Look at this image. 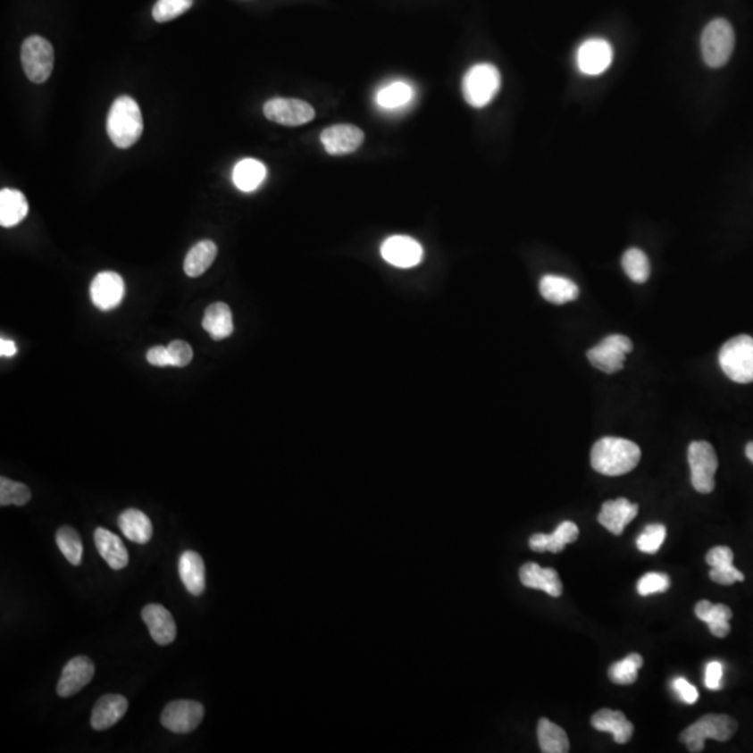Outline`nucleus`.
<instances>
[{
  "instance_id": "obj_1",
  "label": "nucleus",
  "mask_w": 753,
  "mask_h": 753,
  "mask_svg": "<svg viewBox=\"0 0 753 753\" xmlns=\"http://www.w3.org/2000/svg\"><path fill=\"white\" fill-rule=\"evenodd\" d=\"M642 452L635 442L617 437H604L591 449V466L604 476H623L638 466Z\"/></svg>"
},
{
  "instance_id": "obj_2",
  "label": "nucleus",
  "mask_w": 753,
  "mask_h": 753,
  "mask_svg": "<svg viewBox=\"0 0 753 753\" xmlns=\"http://www.w3.org/2000/svg\"><path fill=\"white\" fill-rule=\"evenodd\" d=\"M143 129V115L138 104L129 96L116 98L106 121V130L112 143L121 150L130 148L140 140Z\"/></svg>"
},
{
  "instance_id": "obj_3",
  "label": "nucleus",
  "mask_w": 753,
  "mask_h": 753,
  "mask_svg": "<svg viewBox=\"0 0 753 753\" xmlns=\"http://www.w3.org/2000/svg\"><path fill=\"white\" fill-rule=\"evenodd\" d=\"M738 723L728 715H706L685 728L680 735L681 742L692 753L702 752L706 740L720 742L730 740L737 732Z\"/></svg>"
},
{
  "instance_id": "obj_4",
  "label": "nucleus",
  "mask_w": 753,
  "mask_h": 753,
  "mask_svg": "<svg viewBox=\"0 0 753 753\" xmlns=\"http://www.w3.org/2000/svg\"><path fill=\"white\" fill-rule=\"evenodd\" d=\"M718 363L732 381L738 384L753 382V338L738 335L727 340L718 353Z\"/></svg>"
},
{
  "instance_id": "obj_5",
  "label": "nucleus",
  "mask_w": 753,
  "mask_h": 753,
  "mask_svg": "<svg viewBox=\"0 0 753 753\" xmlns=\"http://www.w3.org/2000/svg\"><path fill=\"white\" fill-rule=\"evenodd\" d=\"M501 88V74L494 64L479 63L471 67L464 76L462 93L469 105L484 108L493 101Z\"/></svg>"
},
{
  "instance_id": "obj_6",
  "label": "nucleus",
  "mask_w": 753,
  "mask_h": 753,
  "mask_svg": "<svg viewBox=\"0 0 753 753\" xmlns=\"http://www.w3.org/2000/svg\"><path fill=\"white\" fill-rule=\"evenodd\" d=\"M700 44L707 66L713 69L724 66L734 51L735 36L732 24L724 19L713 20L706 26Z\"/></svg>"
},
{
  "instance_id": "obj_7",
  "label": "nucleus",
  "mask_w": 753,
  "mask_h": 753,
  "mask_svg": "<svg viewBox=\"0 0 753 753\" xmlns=\"http://www.w3.org/2000/svg\"><path fill=\"white\" fill-rule=\"evenodd\" d=\"M54 52L51 42L39 36L29 37L22 42L21 64L27 79L32 83L42 84L54 71Z\"/></svg>"
},
{
  "instance_id": "obj_8",
  "label": "nucleus",
  "mask_w": 753,
  "mask_h": 753,
  "mask_svg": "<svg viewBox=\"0 0 753 753\" xmlns=\"http://www.w3.org/2000/svg\"><path fill=\"white\" fill-rule=\"evenodd\" d=\"M688 462L693 489L700 494L712 493L715 487V474L718 467L717 455L712 444L706 441L690 442L688 447Z\"/></svg>"
},
{
  "instance_id": "obj_9",
  "label": "nucleus",
  "mask_w": 753,
  "mask_h": 753,
  "mask_svg": "<svg viewBox=\"0 0 753 753\" xmlns=\"http://www.w3.org/2000/svg\"><path fill=\"white\" fill-rule=\"evenodd\" d=\"M632 340L625 335H610L588 352L589 362L606 374H614L623 367L628 353L632 352Z\"/></svg>"
},
{
  "instance_id": "obj_10",
  "label": "nucleus",
  "mask_w": 753,
  "mask_h": 753,
  "mask_svg": "<svg viewBox=\"0 0 753 753\" xmlns=\"http://www.w3.org/2000/svg\"><path fill=\"white\" fill-rule=\"evenodd\" d=\"M265 118L288 128H297L314 119L313 106L302 99L272 98L263 106Z\"/></svg>"
},
{
  "instance_id": "obj_11",
  "label": "nucleus",
  "mask_w": 753,
  "mask_h": 753,
  "mask_svg": "<svg viewBox=\"0 0 753 753\" xmlns=\"http://www.w3.org/2000/svg\"><path fill=\"white\" fill-rule=\"evenodd\" d=\"M204 718V706L196 700H173L168 703L161 723L175 734H188L200 725Z\"/></svg>"
},
{
  "instance_id": "obj_12",
  "label": "nucleus",
  "mask_w": 753,
  "mask_h": 753,
  "mask_svg": "<svg viewBox=\"0 0 753 753\" xmlns=\"http://www.w3.org/2000/svg\"><path fill=\"white\" fill-rule=\"evenodd\" d=\"M381 255L388 264L397 268L416 267L423 260V247L409 236L388 238L381 245Z\"/></svg>"
},
{
  "instance_id": "obj_13",
  "label": "nucleus",
  "mask_w": 753,
  "mask_h": 753,
  "mask_svg": "<svg viewBox=\"0 0 753 753\" xmlns=\"http://www.w3.org/2000/svg\"><path fill=\"white\" fill-rule=\"evenodd\" d=\"M124 292H126V288H124L123 278L112 271L99 272L89 288L91 300L102 312L116 309L123 300Z\"/></svg>"
},
{
  "instance_id": "obj_14",
  "label": "nucleus",
  "mask_w": 753,
  "mask_h": 753,
  "mask_svg": "<svg viewBox=\"0 0 753 753\" xmlns=\"http://www.w3.org/2000/svg\"><path fill=\"white\" fill-rule=\"evenodd\" d=\"M614 52L610 42L601 38H591L579 46L576 54L578 69L586 76L604 73L613 62Z\"/></svg>"
},
{
  "instance_id": "obj_15",
  "label": "nucleus",
  "mask_w": 753,
  "mask_h": 753,
  "mask_svg": "<svg viewBox=\"0 0 753 753\" xmlns=\"http://www.w3.org/2000/svg\"><path fill=\"white\" fill-rule=\"evenodd\" d=\"M94 674H96V665L91 658L87 656H77L64 665L56 692L61 698H71L87 687L93 680Z\"/></svg>"
},
{
  "instance_id": "obj_16",
  "label": "nucleus",
  "mask_w": 753,
  "mask_h": 753,
  "mask_svg": "<svg viewBox=\"0 0 753 753\" xmlns=\"http://www.w3.org/2000/svg\"><path fill=\"white\" fill-rule=\"evenodd\" d=\"M320 140L330 155H347L362 146L364 133L353 124H335L322 130Z\"/></svg>"
},
{
  "instance_id": "obj_17",
  "label": "nucleus",
  "mask_w": 753,
  "mask_h": 753,
  "mask_svg": "<svg viewBox=\"0 0 753 753\" xmlns=\"http://www.w3.org/2000/svg\"><path fill=\"white\" fill-rule=\"evenodd\" d=\"M638 506L630 499L617 498L606 501L598 514V522L615 536H620L623 529L638 515Z\"/></svg>"
},
{
  "instance_id": "obj_18",
  "label": "nucleus",
  "mask_w": 753,
  "mask_h": 753,
  "mask_svg": "<svg viewBox=\"0 0 753 753\" xmlns=\"http://www.w3.org/2000/svg\"><path fill=\"white\" fill-rule=\"evenodd\" d=\"M144 623L148 626L151 638L158 645H171L176 639V623L172 614L161 604H148L141 613Z\"/></svg>"
},
{
  "instance_id": "obj_19",
  "label": "nucleus",
  "mask_w": 753,
  "mask_h": 753,
  "mask_svg": "<svg viewBox=\"0 0 753 753\" xmlns=\"http://www.w3.org/2000/svg\"><path fill=\"white\" fill-rule=\"evenodd\" d=\"M522 585L529 589L546 591L547 595L560 598L563 595V581L553 568H541L539 564H524L519 569Z\"/></svg>"
},
{
  "instance_id": "obj_20",
  "label": "nucleus",
  "mask_w": 753,
  "mask_h": 753,
  "mask_svg": "<svg viewBox=\"0 0 753 753\" xmlns=\"http://www.w3.org/2000/svg\"><path fill=\"white\" fill-rule=\"evenodd\" d=\"M129 702L121 695H105L99 698L91 715V727L96 732H104L113 727L126 715Z\"/></svg>"
},
{
  "instance_id": "obj_21",
  "label": "nucleus",
  "mask_w": 753,
  "mask_h": 753,
  "mask_svg": "<svg viewBox=\"0 0 753 753\" xmlns=\"http://www.w3.org/2000/svg\"><path fill=\"white\" fill-rule=\"evenodd\" d=\"M579 538V529L573 522L565 521L558 526L551 534L538 533L531 536L529 546L531 550L538 553L550 551V553H561L566 544L575 543Z\"/></svg>"
},
{
  "instance_id": "obj_22",
  "label": "nucleus",
  "mask_w": 753,
  "mask_h": 753,
  "mask_svg": "<svg viewBox=\"0 0 753 753\" xmlns=\"http://www.w3.org/2000/svg\"><path fill=\"white\" fill-rule=\"evenodd\" d=\"M94 541L99 556L115 571L126 568L129 564V553L123 541L115 533L105 528H98L94 531Z\"/></svg>"
},
{
  "instance_id": "obj_23",
  "label": "nucleus",
  "mask_w": 753,
  "mask_h": 753,
  "mask_svg": "<svg viewBox=\"0 0 753 753\" xmlns=\"http://www.w3.org/2000/svg\"><path fill=\"white\" fill-rule=\"evenodd\" d=\"M591 725L598 732H611L617 744H626L633 735L632 723L620 710H598L591 717Z\"/></svg>"
},
{
  "instance_id": "obj_24",
  "label": "nucleus",
  "mask_w": 753,
  "mask_h": 753,
  "mask_svg": "<svg viewBox=\"0 0 753 753\" xmlns=\"http://www.w3.org/2000/svg\"><path fill=\"white\" fill-rule=\"evenodd\" d=\"M179 575L190 595H203L205 590V565L200 554L191 550L181 554L179 560Z\"/></svg>"
},
{
  "instance_id": "obj_25",
  "label": "nucleus",
  "mask_w": 753,
  "mask_h": 753,
  "mask_svg": "<svg viewBox=\"0 0 753 753\" xmlns=\"http://www.w3.org/2000/svg\"><path fill=\"white\" fill-rule=\"evenodd\" d=\"M29 215V203L24 194L14 188L0 191V225L12 228L19 225Z\"/></svg>"
},
{
  "instance_id": "obj_26",
  "label": "nucleus",
  "mask_w": 753,
  "mask_h": 753,
  "mask_svg": "<svg viewBox=\"0 0 753 753\" xmlns=\"http://www.w3.org/2000/svg\"><path fill=\"white\" fill-rule=\"evenodd\" d=\"M121 533L137 544H146L153 538V523L150 518L138 509H126L118 519Z\"/></svg>"
},
{
  "instance_id": "obj_27",
  "label": "nucleus",
  "mask_w": 753,
  "mask_h": 753,
  "mask_svg": "<svg viewBox=\"0 0 753 753\" xmlns=\"http://www.w3.org/2000/svg\"><path fill=\"white\" fill-rule=\"evenodd\" d=\"M203 328L215 340L230 337L233 332V318L230 305L222 302L213 303L204 313Z\"/></svg>"
},
{
  "instance_id": "obj_28",
  "label": "nucleus",
  "mask_w": 753,
  "mask_h": 753,
  "mask_svg": "<svg viewBox=\"0 0 753 753\" xmlns=\"http://www.w3.org/2000/svg\"><path fill=\"white\" fill-rule=\"evenodd\" d=\"M232 178L233 183L238 190L251 193V191L257 190L264 183L265 178H267V168H265L264 163L257 161V159H242L240 163H236Z\"/></svg>"
},
{
  "instance_id": "obj_29",
  "label": "nucleus",
  "mask_w": 753,
  "mask_h": 753,
  "mask_svg": "<svg viewBox=\"0 0 753 753\" xmlns=\"http://www.w3.org/2000/svg\"><path fill=\"white\" fill-rule=\"evenodd\" d=\"M540 293L547 302L553 305H565L578 299L579 288L568 278L546 275L540 280Z\"/></svg>"
},
{
  "instance_id": "obj_30",
  "label": "nucleus",
  "mask_w": 753,
  "mask_h": 753,
  "mask_svg": "<svg viewBox=\"0 0 753 753\" xmlns=\"http://www.w3.org/2000/svg\"><path fill=\"white\" fill-rule=\"evenodd\" d=\"M218 255V247L213 240L196 243L186 255L183 270L190 278L201 277L213 265Z\"/></svg>"
},
{
  "instance_id": "obj_31",
  "label": "nucleus",
  "mask_w": 753,
  "mask_h": 753,
  "mask_svg": "<svg viewBox=\"0 0 753 753\" xmlns=\"http://www.w3.org/2000/svg\"><path fill=\"white\" fill-rule=\"evenodd\" d=\"M539 745L544 753L569 752V740L560 725L554 724L548 718H540L538 725Z\"/></svg>"
},
{
  "instance_id": "obj_32",
  "label": "nucleus",
  "mask_w": 753,
  "mask_h": 753,
  "mask_svg": "<svg viewBox=\"0 0 753 753\" xmlns=\"http://www.w3.org/2000/svg\"><path fill=\"white\" fill-rule=\"evenodd\" d=\"M414 98V87L405 83V81H394V83L382 87L375 96L380 108L388 109V111L405 108V106L409 105Z\"/></svg>"
},
{
  "instance_id": "obj_33",
  "label": "nucleus",
  "mask_w": 753,
  "mask_h": 753,
  "mask_svg": "<svg viewBox=\"0 0 753 753\" xmlns=\"http://www.w3.org/2000/svg\"><path fill=\"white\" fill-rule=\"evenodd\" d=\"M56 544L66 560L71 565H79L83 560V541L79 538V531L71 526H62L56 531Z\"/></svg>"
},
{
  "instance_id": "obj_34",
  "label": "nucleus",
  "mask_w": 753,
  "mask_h": 753,
  "mask_svg": "<svg viewBox=\"0 0 753 753\" xmlns=\"http://www.w3.org/2000/svg\"><path fill=\"white\" fill-rule=\"evenodd\" d=\"M623 268L630 280L635 283H645L650 277L648 255L639 248H630L623 253Z\"/></svg>"
},
{
  "instance_id": "obj_35",
  "label": "nucleus",
  "mask_w": 753,
  "mask_h": 753,
  "mask_svg": "<svg viewBox=\"0 0 753 753\" xmlns=\"http://www.w3.org/2000/svg\"><path fill=\"white\" fill-rule=\"evenodd\" d=\"M642 665V656L632 653L623 660L614 663L608 670V677L617 685H631L638 680V670Z\"/></svg>"
},
{
  "instance_id": "obj_36",
  "label": "nucleus",
  "mask_w": 753,
  "mask_h": 753,
  "mask_svg": "<svg viewBox=\"0 0 753 753\" xmlns=\"http://www.w3.org/2000/svg\"><path fill=\"white\" fill-rule=\"evenodd\" d=\"M31 499V489L26 484L12 481L9 477H0V506H22Z\"/></svg>"
},
{
  "instance_id": "obj_37",
  "label": "nucleus",
  "mask_w": 753,
  "mask_h": 753,
  "mask_svg": "<svg viewBox=\"0 0 753 753\" xmlns=\"http://www.w3.org/2000/svg\"><path fill=\"white\" fill-rule=\"evenodd\" d=\"M665 536H667V529L665 524H648L636 540V547L642 553L656 554L665 543Z\"/></svg>"
},
{
  "instance_id": "obj_38",
  "label": "nucleus",
  "mask_w": 753,
  "mask_h": 753,
  "mask_svg": "<svg viewBox=\"0 0 753 753\" xmlns=\"http://www.w3.org/2000/svg\"><path fill=\"white\" fill-rule=\"evenodd\" d=\"M194 0H158L153 9V17L155 21L168 22L175 20L176 17L186 13Z\"/></svg>"
},
{
  "instance_id": "obj_39",
  "label": "nucleus",
  "mask_w": 753,
  "mask_h": 753,
  "mask_svg": "<svg viewBox=\"0 0 753 753\" xmlns=\"http://www.w3.org/2000/svg\"><path fill=\"white\" fill-rule=\"evenodd\" d=\"M671 581L670 576L665 573H648L639 579L638 593L640 596L656 595V593H665L670 589Z\"/></svg>"
},
{
  "instance_id": "obj_40",
  "label": "nucleus",
  "mask_w": 753,
  "mask_h": 753,
  "mask_svg": "<svg viewBox=\"0 0 753 753\" xmlns=\"http://www.w3.org/2000/svg\"><path fill=\"white\" fill-rule=\"evenodd\" d=\"M173 367H186L193 359V349L185 340H173L168 345Z\"/></svg>"
},
{
  "instance_id": "obj_41",
  "label": "nucleus",
  "mask_w": 753,
  "mask_h": 753,
  "mask_svg": "<svg viewBox=\"0 0 753 753\" xmlns=\"http://www.w3.org/2000/svg\"><path fill=\"white\" fill-rule=\"evenodd\" d=\"M734 561V553L732 548L725 546L713 547L712 550L706 556V563L712 568H730Z\"/></svg>"
},
{
  "instance_id": "obj_42",
  "label": "nucleus",
  "mask_w": 753,
  "mask_h": 753,
  "mask_svg": "<svg viewBox=\"0 0 753 753\" xmlns=\"http://www.w3.org/2000/svg\"><path fill=\"white\" fill-rule=\"evenodd\" d=\"M710 579L718 585H734L735 581H744V573H740L735 566L730 568H712L709 573Z\"/></svg>"
},
{
  "instance_id": "obj_43",
  "label": "nucleus",
  "mask_w": 753,
  "mask_h": 753,
  "mask_svg": "<svg viewBox=\"0 0 753 753\" xmlns=\"http://www.w3.org/2000/svg\"><path fill=\"white\" fill-rule=\"evenodd\" d=\"M723 667L720 661H710L706 665L705 685L707 690H718L723 687Z\"/></svg>"
},
{
  "instance_id": "obj_44",
  "label": "nucleus",
  "mask_w": 753,
  "mask_h": 753,
  "mask_svg": "<svg viewBox=\"0 0 753 753\" xmlns=\"http://www.w3.org/2000/svg\"><path fill=\"white\" fill-rule=\"evenodd\" d=\"M673 688L677 692L678 698L687 705H693L696 700L699 699V692L685 678H675L673 681Z\"/></svg>"
},
{
  "instance_id": "obj_45",
  "label": "nucleus",
  "mask_w": 753,
  "mask_h": 753,
  "mask_svg": "<svg viewBox=\"0 0 753 753\" xmlns=\"http://www.w3.org/2000/svg\"><path fill=\"white\" fill-rule=\"evenodd\" d=\"M146 360L155 367L172 366V359L169 355L168 347H154L146 352Z\"/></svg>"
},
{
  "instance_id": "obj_46",
  "label": "nucleus",
  "mask_w": 753,
  "mask_h": 753,
  "mask_svg": "<svg viewBox=\"0 0 753 753\" xmlns=\"http://www.w3.org/2000/svg\"><path fill=\"white\" fill-rule=\"evenodd\" d=\"M732 618V608L727 607L725 604H713L712 610L709 615L706 618L705 623H715V621H730Z\"/></svg>"
},
{
  "instance_id": "obj_47",
  "label": "nucleus",
  "mask_w": 753,
  "mask_h": 753,
  "mask_svg": "<svg viewBox=\"0 0 753 753\" xmlns=\"http://www.w3.org/2000/svg\"><path fill=\"white\" fill-rule=\"evenodd\" d=\"M710 632L717 638H725V636L732 631L730 621H715V623H707Z\"/></svg>"
},
{
  "instance_id": "obj_48",
  "label": "nucleus",
  "mask_w": 753,
  "mask_h": 753,
  "mask_svg": "<svg viewBox=\"0 0 753 753\" xmlns=\"http://www.w3.org/2000/svg\"><path fill=\"white\" fill-rule=\"evenodd\" d=\"M17 353V347L13 340L0 339V355L4 357H13Z\"/></svg>"
},
{
  "instance_id": "obj_49",
  "label": "nucleus",
  "mask_w": 753,
  "mask_h": 753,
  "mask_svg": "<svg viewBox=\"0 0 753 753\" xmlns=\"http://www.w3.org/2000/svg\"><path fill=\"white\" fill-rule=\"evenodd\" d=\"M713 603L707 600H700L699 603L696 604L695 607V614L696 617L699 618L700 621L705 623L706 618L709 615L710 610H712Z\"/></svg>"
},
{
  "instance_id": "obj_50",
  "label": "nucleus",
  "mask_w": 753,
  "mask_h": 753,
  "mask_svg": "<svg viewBox=\"0 0 753 753\" xmlns=\"http://www.w3.org/2000/svg\"><path fill=\"white\" fill-rule=\"evenodd\" d=\"M745 454H747V458L753 464V442H749V444L747 445Z\"/></svg>"
}]
</instances>
